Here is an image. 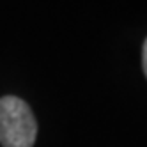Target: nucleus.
<instances>
[{
    "label": "nucleus",
    "mask_w": 147,
    "mask_h": 147,
    "mask_svg": "<svg viewBox=\"0 0 147 147\" xmlns=\"http://www.w3.org/2000/svg\"><path fill=\"white\" fill-rule=\"evenodd\" d=\"M37 122L30 107L14 96L0 99V144L2 147H32Z\"/></svg>",
    "instance_id": "nucleus-1"
},
{
    "label": "nucleus",
    "mask_w": 147,
    "mask_h": 147,
    "mask_svg": "<svg viewBox=\"0 0 147 147\" xmlns=\"http://www.w3.org/2000/svg\"><path fill=\"white\" fill-rule=\"evenodd\" d=\"M142 67H144V73L147 76V39H145L144 48H142Z\"/></svg>",
    "instance_id": "nucleus-2"
}]
</instances>
